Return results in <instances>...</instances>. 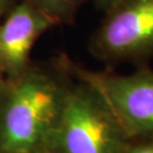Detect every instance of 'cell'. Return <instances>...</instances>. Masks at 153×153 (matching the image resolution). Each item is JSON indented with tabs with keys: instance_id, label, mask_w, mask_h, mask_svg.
Returning <instances> with one entry per match:
<instances>
[{
	"instance_id": "cell-1",
	"label": "cell",
	"mask_w": 153,
	"mask_h": 153,
	"mask_svg": "<svg viewBox=\"0 0 153 153\" xmlns=\"http://www.w3.org/2000/svg\"><path fill=\"white\" fill-rule=\"evenodd\" d=\"M69 85L60 74L33 65L8 81L0 100V153L49 150Z\"/></svg>"
},
{
	"instance_id": "cell-2",
	"label": "cell",
	"mask_w": 153,
	"mask_h": 153,
	"mask_svg": "<svg viewBox=\"0 0 153 153\" xmlns=\"http://www.w3.org/2000/svg\"><path fill=\"white\" fill-rule=\"evenodd\" d=\"M67 68V67H66ZM49 150L56 153H125L133 141L95 85L74 74Z\"/></svg>"
},
{
	"instance_id": "cell-3",
	"label": "cell",
	"mask_w": 153,
	"mask_h": 153,
	"mask_svg": "<svg viewBox=\"0 0 153 153\" xmlns=\"http://www.w3.org/2000/svg\"><path fill=\"white\" fill-rule=\"evenodd\" d=\"M90 51L108 62L138 60L153 53V0H123L93 34Z\"/></svg>"
},
{
	"instance_id": "cell-4",
	"label": "cell",
	"mask_w": 153,
	"mask_h": 153,
	"mask_svg": "<svg viewBox=\"0 0 153 153\" xmlns=\"http://www.w3.org/2000/svg\"><path fill=\"white\" fill-rule=\"evenodd\" d=\"M66 67L100 90L131 141L153 138V71L120 75L86 71L71 62Z\"/></svg>"
},
{
	"instance_id": "cell-5",
	"label": "cell",
	"mask_w": 153,
	"mask_h": 153,
	"mask_svg": "<svg viewBox=\"0 0 153 153\" xmlns=\"http://www.w3.org/2000/svg\"><path fill=\"white\" fill-rule=\"evenodd\" d=\"M57 25L50 17L19 1L0 23V71L7 81L23 75L31 64V51L39 38Z\"/></svg>"
},
{
	"instance_id": "cell-6",
	"label": "cell",
	"mask_w": 153,
	"mask_h": 153,
	"mask_svg": "<svg viewBox=\"0 0 153 153\" xmlns=\"http://www.w3.org/2000/svg\"><path fill=\"white\" fill-rule=\"evenodd\" d=\"M42 11L56 24L74 22L78 8L84 0H23Z\"/></svg>"
},
{
	"instance_id": "cell-7",
	"label": "cell",
	"mask_w": 153,
	"mask_h": 153,
	"mask_svg": "<svg viewBox=\"0 0 153 153\" xmlns=\"http://www.w3.org/2000/svg\"><path fill=\"white\" fill-rule=\"evenodd\" d=\"M125 153H153V138L133 141Z\"/></svg>"
},
{
	"instance_id": "cell-8",
	"label": "cell",
	"mask_w": 153,
	"mask_h": 153,
	"mask_svg": "<svg viewBox=\"0 0 153 153\" xmlns=\"http://www.w3.org/2000/svg\"><path fill=\"white\" fill-rule=\"evenodd\" d=\"M121 1L123 0H94L97 7L100 10L103 11L104 14H107L108 11H110L114 7H116Z\"/></svg>"
},
{
	"instance_id": "cell-9",
	"label": "cell",
	"mask_w": 153,
	"mask_h": 153,
	"mask_svg": "<svg viewBox=\"0 0 153 153\" xmlns=\"http://www.w3.org/2000/svg\"><path fill=\"white\" fill-rule=\"evenodd\" d=\"M16 4V0H0V16L6 15Z\"/></svg>"
},
{
	"instance_id": "cell-10",
	"label": "cell",
	"mask_w": 153,
	"mask_h": 153,
	"mask_svg": "<svg viewBox=\"0 0 153 153\" xmlns=\"http://www.w3.org/2000/svg\"><path fill=\"white\" fill-rule=\"evenodd\" d=\"M7 83H8L7 78H6L5 75L0 71V100H1L4 93H5V90H6V88H7Z\"/></svg>"
},
{
	"instance_id": "cell-11",
	"label": "cell",
	"mask_w": 153,
	"mask_h": 153,
	"mask_svg": "<svg viewBox=\"0 0 153 153\" xmlns=\"http://www.w3.org/2000/svg\"><path fill=\"white\" fill-rule=\"evenodd\" d=\"M38 153H56V152L51 151V150H44V151H41V152H38Z\"/></svg>"
}]
</instances>
